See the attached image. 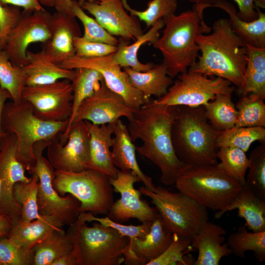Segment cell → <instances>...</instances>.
Here are the masks:
<instances>
[{"label":"cell","mask_w":265,"mask_h":265,"mask_svg":"<svg viewBox=\"0 0 265 265\" xmlns=\"http://www.w3.org/2000/svg\"><path fill=\"white\" fill-rule=\"evenodd\" d=\"M221 8L229 16L228 19L234 32L246 44L257 48H265V14L255 7L258 18L250 22L241 20L234 5L226 0H217L210 6Z\"/></svg>","instance_id":"obj_28"},{"label":"cell","mask_w":265,"mask_h":265,"mask_svg":"<svg viewBox=\"0 0 265 265\" xmlns=\"http://www.w3.org/2000/svg\"><path fill=\"white\" fill-rule=\"evenodd\" d=\"M248 160L245 183L259 197L265 200V141L261 142L251 151Z\"/></svg>","instance_id":"obj_42"},{"label":"cell","mask_w":265,"mask_h":265,"mask_svg":"<svg viewBox=\"0 0 265 265\" xmlns=\"http://www.w3.org/2000/svg\"><path fill=\"white\" fill-rule=\"evenodd\" d=\"M58 136L47 147L48 160L54 170L79 172L88 169L90 133L85 121L73 123L64 136Z\"/></svg>","instance_id":"obj_12"},{"label":"cell","mask_w":265,"mask_h":265,"mask_svg":"<svg viewBox=\"0 0 265 265\" xmlns=\"http://www.w3.org/2000/svg\"><path fill=\"white\" fill-rule=\"evenodd\" d=\"M172 234V240L163 253L157 258L149 262L146 265H190L187 261L189 258L184 257V251L190 246L191 238L175 233Z\"/></svg>","instance_id":"obj_44"},{"label":"cell","mask_w":265,"mask_h":265,"mask_svg":"<svg viewBox=\"0 0 265 265\" xmlns=\"http://www.w3.org/2000/svg\"><path fill=\"white\" fill-rule=\"evenodd\" d=\"M22 14L20 7L4 5L0 2V49H4L8 34L20 20Z\"/></svg>","instance_id":"obj_48"},{"label":"cell","mask_w":265,"mask_h":265,"mask_svg":"<svg viewBox=\"0 0 265 265\" xmlns=\"http://www.w3.org/2000/svg\"><path fill=\"white\" fill-rule=\"evenodd\" d=\"M72 9L74 16L82 23L84 28L82 36L86 40L117 46L119 39L110 34L95 19L88 16L78 1L72 0Z\"/></svg>","instance_id":"obj_43"},{"label":"cell","mask_w":265,"mask_h":265,"mask_svg":"<svg viewBox=\"0 0 265 265\" xmlns=\"http://www.w3.org/2000/svg\"><path fill=\"white\" fill-rule=\"evenodd\" d=\"M12 223V220L9 217L0 214V239L9 236Z\"/></svg>","instance_id":"obj_51"},{"label":"cell","mask_w":265,"mask_h":265,"mask_svg":"<svg viewBox=\"0 0 265 265\" xmlns=\"http://www.w3.org/2000/svg\"><path fill=\"white\" fill-rule=\"evenodd\" d=\"M52 183L60 195L70 194L80 201V213L107 215L114 201L110 177L94 169L79 172L55 170Z\"/></svg>","instance_id":"obj_9"},{"label":"cell","mask_w":265,"mask_h":265,"mask_svg":"<svg viewBox=\"0 0 265 265\" xmlns=\"http://www.w3.org/2000/svg\"><path fill=\"white\" fill-rule=\"evenodd\" d=\"M174 185L200 205L218 211L228 206L242 187L216 165L190 167Z\"/></svg>","instance_id":"obj_7"},{"label":"cell","mask_w":265,"mask_h":265,"mask_svg":"<svg viewBox=\"0 0 265 265\" xmlns=\"http://www.w3.org/2000/svg\"><path fill=\"white\" fill-rule=\"evenodd\" d=\"M75 55L81 58H94L108 55L116 52L117 46L89 41L82 36L74 39Z\"/></svg>","instance_id":"obj_47"},{"label":"cell","mask_w":265,"mask_h":265,"mask_svg":"<svg viewBox=\"0 0 265 265\" xmlns=\"http://www.w3.org/2000/svg\"><path fill=\"white\" fill-rule=\"evenodd\" d=\"M31 175L29 182H18L15 184L13 190L15 200L21 208L20 220L24 222L31 221L41 216L37 201L39 178L35 174Z\"/></svg>","instance_id":"obj_38"},{"label":"cell","mask_w":265,"mask_h":265,"mask_svg":"<svg viewBox=\"0 0 265 265\" xmlns=\"http://www.w3.org/2000/svg\"><path fill=\"white\" fill-rule=\"evenodd\" d=\"M111 155L115 166L122 171H132L140 179L144 186L154 191L156 186L152 179L140 169L136 156V146L131 138L127 126L118 119L114 124Z\"/></svg>","instance_id":"obj_24"},{"label":"cell","mask_w":265,"mask_h":265,"mask_svg":"<svg viewBox=\"0 0 265 265\" xmlns=\"http://www.w3.org/2000/svg\"><path fill=\"white\" fill-rule=\"evenodd\" d=\"M77 265H120L129 238L114 229L95 222L91 226L80 215L67 232Z\"/></svg>","instance_id":"obj_6"},{"label":"cell","mask_w":265,"mask_h":265,"mask_svg":"<svg viewBox=\"0 0 265 265\" xmlns=\"http://www.w3.org/2000/svg\"><path fill=\"white\" fill-rule=\"evenodd\" d=\"M26 79L22 67L13 64L5 50L0 49V85L9 92L12 101L18 103L22 100Z\"/></svg>","instance_id":"obj_37"},{"label":"cell","mask_w":265,"mask_h":265,"mask_svg":"<svg viewBox=\"0 0 265 265\" xmlns=\"http://www.w3.org/2000/svg\"><path fill=\"white\" fill-rule=\"evenodd\" d=\"M40 0H0L2 5H11L23 8V11H34L43 8Z\"/></svg>","instance_id":"obj_49"},{"label":"cell","mask_w":265,"mask_h":265,"mask_svg":"<svg viewBox=\"0 0 265 265\" xmlns=\"http://www.w3.org/2000/svg\"><path fill=\"white\" fill-rule=\"evenodd\" d=\"M50 143L42 141L34 145L33 150L36 161L27 171L30 175L36 174L39 178L37 201L39 213L55 216L64 226H70L74 223L80 214V203L71 194L60 195L53 188L52 183L55 170L48 159L43 156L44 150Z\"/></svg>","instance_id":"obj_10"},{"label":"cell","mask_w":265,"mask_h":265,"mask_svg":"<svg viewBox=\"0 0 265 265\" xmlns=\"http://www.w3.org/2000/svg\"><path fill=\"white\" fill-rule=\"evenodd\" d=\"M226 243L237 257L244 258L245 252L251 251L258 261L265 260V231L248 232L245 225H241L228 236Z\"/></svg>","instance_id":"obj_34"},{"label":"cell","mask_w":265,"mask_h":265,"mask_svg":"<svg viewBox=\"0 0 265 265\" xmlns=\"http://www.w3.org/2000/svg\"><path fill=\"white\" fill-rule=\"evenodd\" d=\"M63 226L59 219L52 215L41 214L39 218L28 222L19 219L12 221L8 238L18 247L29 251L54 230L62 228Z\"/></svg>","instance_id":"obj_26"},{"label":"cell","mask_w":265,"mask_h":265,"mask_svg":"<svg viewBox=\"0 0 265 265\" xmlns=\"http://www.w3.org/2000/svg\"><path fill=\"white\" fill-rule=\"evenodd\" d=\"M235 209L245 221L247 228L254 232L265 231V200L259 197L246 183L232 202L214 214L218 219L226 212Z\"/></svg>","instance_id":"obj_25"},{"label":"cell","mask_w":265,"mask_h":265,"mask_svg":"<svg viewBox=\"0 0 265 265\" xmlns=\"http://www.w3.org/2000/svg\"><path fill=\"white\" fill-rule=\"evenodd\" d=\"M73 248L71 238L63 228L55 230L32 248V265H52L54 261L71 252Z\"/></svg>","instance_id":"obj_33"},{"label":"cell","mask_w":265,"mask_h":265,"mask_svg":"<svg viewBox=\"0 0 265 265\" xmlns=\"http://www.w3.org/2000/svg\"><path fill=\"white\" fill-rule=\"evenodd\" d=\"M33 258L32 249L18 247L8 237L0 239V265H32Z\"/></svg>","instance_id":"obj_46"},{"label":"cell","mask_w":265,"mask_h":265,"mask_svg":"<svg viewBox=\"0 0 265 265\" xmlns=\"http://www.w3.org/2000/svg\"><path fill=\"white\" fill-rule=\"evenodd\" d=\"M232 94H219L204 106L205 115L213 128L221 132L235 126L238 110Z\"/></svg>","instance_id":"obj_35"},{"label":"cell","mask_w":265,"mask_h":265,"mask_svg":"<svg viewBox=\"0 0 265 265\" xmlns=\"http://www.w3.org/2000/svg\"><path fill=\"white\" fill-rule=\"evenodd\" d=\"M138 190L151 199L164 229L172 234L191 238L208 221L207 209L183 193L172 192L161 186H156L154 191L144 186Z\"/></svg>","instance_id":"obj_8"},{"label":"cell","mask_w":265,"mask_h":265,"mask_svg":"<svg viewBox=\"0 0 265 265\" xmlns=\"http://www.w3.org/2000/svg\"><path fill=\"white\" fill-rule=\"evenodd\" d=\"M9 99L12 100L11 95L6 90L2 88L0 85V145L2 139L6 134L2 129L1 119L3 107Z\"/></svg>","instance_id":"obj_50"},{"label":"cell","mask_w":265,"mask_h":265,"mask_svg":"<svg viewBox=\"0 0 265 265\" xmlns=\"http://www.w3.org/2000/svg\"><path fill=\"white\" fill-rule=\"evenodd\" d=\"M15 136L6 134L0 145V212L9 217L12 221L20 219V206L13 196V187L18 182L28 183L31 180L25 175L26 169L17 158Z\"/></svg>","instance_id":"obj_17"},{"label":"cell","mask_w":265,"mask_h":265,"mask_svg":"<svg viewBox=\"0 0 265 265\" xmlns=\"http://www.w3.org/2000/svg\"><path fill=\"white\" fill-rule=\"evenodd\" d=\"M226 231L221 226L208 221L191 238L190 246L198 250L194 265H218L221 259L232 254L225 240Z\"/></svg>","instance_id":"obj_22"},{"label":"cell","mask_w":265,"mask_h":265,"mask_svg":"<svg viewBox=\"0 0 265 265\" xmlns=\"http://www.w3.org/2000/svg\"><path fill=\"white\" fill-rule=\"evenodd\" d=\"M72 251L56 259L52 265H77L76 258Z\"/></svg>","instance_id":"obj_52"},{"label":"cell","mask_w":265,"mask_h":265,"mask_svg":"<svg viewBox=\"0 0 265 265\" xmlns=\"http://www.w3.org/2000/svg\"><path fill=\"white\" fill-rule=\"evenodd\" d=\"M2 127L6 134L16 139L17 158L26 170L34 165L33 147L40 141H52L67 129L68 120L48 121L37 117L32 105L22 100L18 103L7 102L3 107Z\"/></svg>","instance_id":"obj_5"},{"label":"cell","mask_w":265,"mask_h":265,"mask_svg":"<svg viewBox=\"0 0 265 265\" xmlns=\"http://www.w3.org/2000/svg\"><path fill=\"white\" fill-rule=\"evenodd\" d=\"M0 214H1L0 212Z\"/></svg>","instance_id":"obj_59"},{"label":"cell","mask_w":265,"mask_h":265,"mask_svg":"<svg viewBox=\"0 0 265 265\" xmlns=\"http://www.w3.org/2000/svg\"><path fill=\"white\" fill-rule=\"evenodd\" d=\"M216 156L220 162L216 165L226 174L242 186L248 168V158L242 150L234 147H220Z\"/></svg>","instance_id":"obj_40"},{"label":"cell","mask_w":265,"mask_h":265,"mask_svg":"<svg viewBox=\"0 0 265 265\" xmlns=\"http://www.w3.org/2000/svg\"><path fill=\"white\" fill-rule=\"evenodd\" d=\"M172 119V106L156 104L151 98L127 119L132 141L139 139L142 142L136 146V151L159 168L160 181L166 186L174 185L190 167L180 160L174 150L171 137Z\"/></svg>","instance_id":"obj_1"},{"label":"cell","mask_w":265,"mask_h":265,"mask_svg":"<svg viewBox=\"0 0 265 265\" xmlns=\"http://www.w3.org/2000/svg\"><path fill=\"white\" fill-rule=\"evenodd\" d=\"M27 62L22 67L26 76V85L38 86L54 83L59 80H72L75 69L62 67L49 59L44 53L26 51Z\"/></svg>","instance_id":"obj_27"},{"label":"cell","mask_w":265,"mask_h":265,"mask_svg":"<svg viewBox=\"0 0 265 265\" xmlns=\"http://www.w3.org/2000/svg\"><path fill=\"white\" fill-rule=\"evenodd\" d=\"M172 107L171 137L178 158L190 167L216 165L215 142L220 132L206 118L204 106Z\"/></svg>","instance_id":"obj_4"},{"label":"cell","mask_w":265,"mask_h":265,"mask_svg":"<svg viewBox=\"0 0 265 265\" xmlns=\"http://www.w3.org/2000/svg\"><path fill=\"white\" fill-rule=\"evenodd\" d=\"M39 2L41 5L47 7H54L55 5V0H40Z\"/></svg>","instance_id":"obj_55"},{"label":"cell","mask_w":265,"mask_h":265,"mask_svg":"<svg viewBox=\"0 0 265 265\" xmlns=\"http://www.w3.org/2000/svg\"><path fill=\"white\" fill-rule=\"evenodd\" d=\"M125 9L139 21L145 23L147 28L154 25L159 20L175 13L178 6L177 0H150L147 7L143 11L132 8L127 0H122Z\"/></svg>","instance_id":"obj_41"},{"label":"cell","mask_w":265,"mask_h":265,"mask_svg":"<svg viewBox=\"0 0 265 265\" xmlns=\"http://www.w3.org/2000/svg\"><path fill=\"white\" fill-rule=\"evenodd\" d=\"M85 121L90 133L88 169L98 171L111 178H115L119 169L113 164L110 149L115 122L98 125Z\"/></svg>","instance_id":"obj_23"},{"label":"cell","mask_w":265,"mask_h":265,"mask_svg":"<svg viewBox=\"0 0 265 265\" xmlns=\"http://www.w3.org/2000/svg\"><path fill=\"white\" fill-rule=\"evenodd\" d=\"M113 53L94 58H81L75 55L60 65L67 69L85 67L98 71L110 90L122 96L128 106L137 109L151 99H146L131 84L127 74L113 61Z\"/></svg>","instance_id":"obj_16"},{"label":"cell","mask_w":265,"mask_h":265,"mask_svg":"<svg viewBox=\"0 0 265 265\" xmlns=\"http://www.w3.org/2000/svg\"><path fill=\"white\" fill-rule=\"evenodd\" d=\"M212 29L211 34L197 36L201 55L188 71L224 79L238 88L244 79L247 44L232 30L228 19L216 20Z\"/></svg>","instance_id":"obj_2"},{"label":"cell","mask_w":265,"mask_h":265,"mask_svg":"<svg viewBox=\"0 0 265 265\" xmlns=\"http://www.w3.org/2000/svg\"><path fill=\"white\" fill-rule=\"evenodd\" d=\"M190 2L194 3V5H203L205 8L209 7L210 5L213 4L217 0H188Z\"/></svg>","instance_id":"obj_54"},{"label":"cell","mask_w":265,"mask_h":265,"mask_svg":"<svg viewBox=\"0 0 265 265\" xmlns=\"http://www.w3.org/2000/svg\"><path fill=\"white\" fill-rule=\"evenodd\" d=\"M80 215L86 222H97L102 225L112 228L118 232L122 236L130 239L135 238H144L149 233L152 222L142 223L139 225H127L115 221L107 216L100 217L95 216L90 212H82Z\"/></svg>","instance_id":"obj_45"},{"label":"cell","mask_w":265,"mask_h":265,"mask_svg":"<svg viewBox=\"0 0 265 265\" xmlns=\"http://www.w3.org/2000/svg\"><path fill=\"white\" fill-rule=\"evenodd\" d=\"M173 234L166 231L159 215L152 222L144 238H129L123 253L124 262L129 265H146L160 255L171 243Z\"/></svg>","instance_id":"obj_21"},{"label":"cell","mask_w":265,"mask_h":265,"mask_svg":"<svg viewBox=\"0 0 265 265\" xmlns=\"http://www.w3.org/2000/svg\"><path fill=\"white\" fill-rule=\"evenodd\" d=\"M110 179L113 191L120 193V198L112 204L106 215L109 218L121 223L135 218L142 223L152 222L158 217L156 209L141 199V192L134 188V184L141 181L134 172L119 170L117 177Z\"/></svg>","instance_id":"obj_15"},{"label":"cell","mask_w":265,"mask_h":265,"mask_svg":"<svg viewBox=\"0 0 265 265\" xmlns=\"http://www.w3.org/2000/svg\"><path fill=\"white\" fill-rule=\"evenodd\" d=\"M122 69L127 74L131 84L147 100L152 96L158 98L163 96L173 83V78L168 75L162 62L155 64L145 72L136 71L130 67Z\"/></svg>","instance_id":"obj_29"},{"label":"cell","mask_w":265,"mask_h":265,"mask_svg":"<svg viewBox=\"0 0 265 265\" xmlns=\"http://www.w3.org/2000/svg\"><path fill=\"white\" fill-rule=\"evenodd\" d=\"M233 0L235 1L237 3L238 7L240 5L242 1V0Z\"/></svg>","instance_id":"obj_57"},{"label":"cell","mask_w":265,"mask_h":265,"mask_svg":"<svg viewBox=\"0 0 265 265\" xmlns=\"http://www.w3.org/2000/svg\"><path fill=\"white\" fill-rule=\"evenodd\" d=\"M255 8H265V0H254Z\"/></svg>","instance_id":"obj_56"},{"label":"cell","mask_w":265,"mask_h":265,"mask_svg":"<svg viewBox=\"0 0 265 265\" xmlns=\"http://www.w3.org/2000/svg\"><path fill=\"white\" fill-rule=\"evenodd\" d=\"M86 0H78V3L79 4V5H80L81 4H82Z\"/></svg>","instance_id":"obj_58"},{"label":"cell","mask_w":265,"mask_h":265,"mask_svg":"<svg viewBox=\"0 0 265 265\" xmlns=\"http://www.w3.org/2000/svg\"><path fill=\"white\" fill-rule=\"evenodd\" d=\"M163 26L162 19L139 36L132 44H130L129 41L118 38L117 49L113 55V61L122 68L130 67L139 72H145L151 69L155 64L151 62L141 63L138 59V52L143 45L154 43L159 37V30Z\"/></svg>","instance_id":"obj_30"},{"label":"cell","mask_w":265,"mask_h":265,"mask_svg":"<svg viewBox=\"0 0 265 265\" xmlns=\"http://www.w3.org/2000/svg\"><path fill=\"white\" fill-rule=\"evenodd\" d=\"M248 59L242 84L237 88L240 97L250 94L265 99V48L247 44Z\"/></svg>","instance_id":"obj_31"},{"label":"cell","mask_w":265,"mask_h":265,"mask_svg":"<svg viewBox=\"0 0 265 265\" xmlns=\"http://www.w3.org/2000/svg\"><path fill=\"white\" fill-rule=\"evenodd\" d=\"M51 37L43 43L42 51L58 64L75 55L74 39L82 36L76 17L67 13L56 11L51 15Z\"/></svg>","instance_id":"obj_20"},{"label":"cell","mask_w":265,"mask_h":265,"mask_svg":"<svg viewBox=\"0 0 265 265\" xmlns=\"http://www.w3.org/2000/svg\"><path fill=\"white\" fill-rule=\"evenodd\" d=\"M75 74L71 81L73 89L72 112L65 131L59 134L64 136L72 125L77 110L82 102L93 95L100 87L104 78L100 73L91 68L75 69Z\"/></svg>","instance_id":"obj_32"},{"label":"cell","mask_w":265,"mask_h":265,"mask_svg":"<svg viewBox=\"0 0 265 265\" xmlns=\"http://www.w3.org/2000/svg\"><path fill=\"white\" fill-rule=\"evenodd\" d=\"M265 141V129L261 127H234L218 135L215 146L220 147H234L245 153L255 141Z\"/></svg>","instance_id":"obj_36"},{"label":"cell","mask_w":265,"mask_h":265,"mask_svg":"<svg viewBox=\"0 0 265 265\" xmlns=\"http://www.w3.org/2000/svg\"><path fill=\"white\" fill-rule=\"evenodd\" d=\"M177 79L163 96L154 100L157 104L168 106H205L219 94H232L235 87L224 79L186 71L178 75Z\"/></svg>","instance_id":"obj_11"},{"label":"cell","mask_w":265,"mask_h":265,"mask_svg":"<svg viewBox=\"0 0 265 265\" xmlns=\"http://www.w3.org/2000/svg\"><path fill=\"white\" fill-rule=\"evenodd\" d=\"M52 14L43 8L34 11H22V17L8 34L4 50L12 63L23 67L27 62L28 47L48 40L51 35Z\"/></svg>","instance_id":"obj_14"},{"label":"cell","mask_w":265,"mask_h":265,"mask_svg":"<svg viewBox=\"0 0 265 265\" xmlns=\"http://www.w3.org/2000/svg\"><path fill=\"white\" fill-rule=\"evenodd\" d=\"M205 9L203 5H194L191 10L163 18L162 34L152 45L161 52L162 63L173 79L187 71L197 60L199 52L197 36L212 30L203 19Z\"/></svg>","instance_id":"obj_3"},{"label":"cell","mask_w":265,"mask_h":265,"mask_svg":"<svg viewBox=\"0 0 265 265\" xmlns=\"http://www.w3.org/2000/svg\"><path fill=\"white\" fill-rule=\"evenodd\" d=\"M22 99L32 105L34 114L42 120H69L73 101L71 81L63 79L51 84L26 85L22 91Z\"/></svg>","instance_id":"obj_13"},{"label":"cell","mask_w":265,"mask_h":265,"mask_svg":"<svg viewBox=\"0 0 265 265\" xmlns=\"http://www.w3.org/2000/svg\"><path fill=\"white\" fill-rule=\"evenodd\" d=\"M72 0H55L54 7L56 11L67 13L74 16L72 9Z\"/></svg>","instance_id":"obj_53"},{"label":"cell","mask_w":265,"mask_h":265,"mask_svg":"<svg viewBox=\"0 0 265 265\" xmlns=\"http://www.w3.org/2000/svg\"><path fill=\"white\" fill-rule=\"evenodd\" d=\"M80 6L115 37L134 41L143 33L139 21L128 14L122 0H86Z\"/></svg>","instance_id":"obj_18"},{"label":"cell","mask_w":265,"mask_h":265,"mask_svg":"<svg viewBox=\"0 0 265 265\" xmlns=\"http://www.w3.org/2000/svg\"><path fill=\"white\" fill-rule=\"evenodd\" d=\"M134 110L128 106L122 96L110 90L103 80L100 88L80 104L73 123L82 120L98 125L114 123L122 117L128 119Z\"/></svg>","instance_id":"obj_19"},{"label":"cell","mask_w":265,"mask_h":265,"mask_svg":"<svg viewBox=\"0 0 265 265\" xmlns=\"http://www.w3.org/2000/svg\"><path fill=\"white\" fill-rule=\"evenodd\" d=\"M238 117L235 127H265V104L259 95L240 97L236 105Z\"/></svg>","instance_id":"obj_39"}]
</instances>
